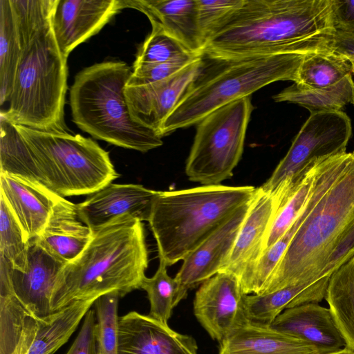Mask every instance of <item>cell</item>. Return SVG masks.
Returning <instances> with one entry per match:
<instances>
[{
    "label": "cell",
    "instance_id": "6da1fadb",
    "mask_svg": "<svg viewBox=\"0 0 354 354\" xmlns=\"http://www.w3.org/2000/svg\"><path fill=\"white\" fill-rule=\"evenodd\" d=\"M333 0H243L207 42L214 57L333 51Z\"/></svg>",
    "mask_w": 354,
    "mask_h": 354
},
{
    "label": "cell",
    "instance_id": "7a4b0ae2",
    "mask_svg": "<svg viewBox=\"0 0 354 354\" xmlns=\"http://www.w3.org/2000/svg\"><path fill=\"white\" fill-rule=\"evenodd\" d=\"M57 3L10 1L21 55L8 107L1 114L14 124L67 133V59L59 48L52 27Z\"/></svg>",
    "mask_w": 354,
    "mask_h": 354
},
{
    "label": "cell",
    "instance_id": "3957f363",
    "mask_svg": "<svg viewBox=\"0 0 354 354\" xmlns=\"http://www.w3.org/2000/svg\"><path fill=\"white\" fill-rule=\"evenodd\" d=\"M0 118L1 172L37 182L62 197L92 194L118 177L109 152L90 138Z\"/></svg>",
    "mask_w": 354,
    "mask_h": 354
},
{
    "label": "cell",
    "instance_id": "277c9868",
    "mask_svg": "<svg viewBox=\"0 0 354 354\" xmlns=\"http://www.w3.org/2000/svg\"><path fill=\"white\" fill-rule=\"evenodd\" d=\"M148 263L142 222L128 215L113 220L94 232L84 250L59 272L53 313L75 301L114 291L122 297L141 289Z\"/></svg>",
    "mask_w": 354,
    "mask_h": 354
},
{
    "label": "cell",
    "instance_id": "5b68a950",
    "mask_svg": "<svg viewBox=\"0 0 354 354\" xmlns=\"http://www.w3.org/2000/svg\"><path fill=\"white\" fill-rule=\"evenodd\" d=\"M306 56L279 54L226 58L203 53L199 73L163 122L160 136L198 124L214 111L250 96L268 84L285 80L295 82Z\"/></svg>",
    "mask_w": 354,
    "mask_h": 354
},
{
    "label": "cell",
    "instance_id": "8992f818",
    "mask_svg": "<svg viewBox=\"0 0 354 354\" xmlns=\"http://www.w3.org/2000/svg\"><path fill=\"white\" fill-rule=\"evenodd\" d=\"M256 190L252 186L220 184L157 191L147 221L159 260L167 267L183 260L250 202Z\"/></svg>",
    "mask_w": 354,
    "mask_h": 354
},
{
    "label": "cell",
    "instance_id": "52a82bcc",
    "mask_svg": "<svg viewBox=\"0 0 354 354\" xmlns=\"http://www.w3.org/2000/svg\"><path fill=\"white\" fill-rule=\"evenodd\" d=\"M132 72L122 61L84 68L70 88V106L73 122L94 138L145 153L161 146L162 138L131 118L124 88Z\"/></svg>",
    "mask_w": 354,
    "mask_h": 354
},
{
    "label": "cell",
    "instance_id": "ba28073f",
    "mask_svg": "<svg viewBox=\"0 0 354 354\" xmlns=\"http://www.w3.org/2000/svg\"><path fill=\"white\" fill-rule=\"evenodd\" d=\"M354 225V150L335 181L308 213L262 294L324 277L337 245Z\"/></svg>",
    "mask_w": 354,
    "mask_h": 354
},
{
    "label": "cell",
    "instance_id": "9c48e42d",
    "mask_svg": "<svg viewBox=\"0 0 354 354\" xmlns=\"http://www.w3.org/2000/svg\"><path fill=\"white\" fill-rule=\"evenodd\" d=\"M252 110L248 96L214 111L197 124L185 165L190 181L215 185L233 176L243 153Z\"/></svg>",
    "mask_w": 354,
    "mask_h": 354
},
{
    "label": "cell",
    "instance_id": "30bf717a",
    "mask_svg": "<svg viewBox=\"0 0 354 354\" xmlns=\"http://www.w3.org/2000/svg\"><path fill=\"white\" fill-rule=\"evenodd\" d=\"M351 134V120L344 112L311 113L295 137L286 156L260 187L273 192L286 180L295 181L317 159L346 152Z\"/></svg>",
    "mask_w": 354,
    "mask_h": 354
},
{
    "label": "cell",
    "instance_id": "8fae6325",
    "mask_svg": "<svg viewBox=\"0 0 354 354\" xmlns=\"http://www.w3.org/2000/svg\"><path fill=\"white\" fill-rule=\"evenodd\" d=\"M295 184L286 180L272 192L257 187L232 252L219 272L236 277L243 291L263 252L270 225Z\"/></svg>",
    "mask_w": 354,
    "mask_h": 354
},
{
    "label": "cell",
    "instance_id": "7c38bea8",
    "mask_svg": "<svg viewBox=\"0 0 354 354\" xmlns=\"http://www.w3.org/2000/svg\"><path fill=\"white\" fill-rule=\"evenodd\" d=\"M245 295L237 277L228 272H218L199 286L194 314L212 339L221 343L249 322Z\"/></svg>",
    "mask_w": 354,
    "mask_h": 354
},
{
    "label": "cell",
    "instance_id": "4fadbf2b",
    "mask_svg": "<svg viewBox=\"0 0 354 354\" xmlns=\"http://www.w3.org/2000/svg\"><path fill=\"white\" fill-rule=\"evenodd\" d=\"M251 201L236 210L183 260L174 277L178 283V304L187 297L189 290L200 286L221 271L232 252Z\"/></svg>",
    "mask_w": 354,
    "mask_h": 354
},
{
    "label": "cell",
    "instance_id": "5bb4252c",
    "mask_svg": "<svg viewBox=\"0 0 354 354\" xmlns=\"http://www.w3.org/2000/svg\"><path fill=\"white\" fill-rule=\"evenodd\" d=\"M5 262L12 293L37 319L44 320L50 316L55 283L66 263L44 248L36 238L29 241L24 270L13 269Z\"/></svg>",
    "mask_w": 354,
    "mask_h": 354
},
{
    "label": "cell",
    "instance_id": "9a60e30c",
    "mask_svg": "<svg viewBox=\"0 0 354 354\" xmlns=\"http://www.w3.org/2000/svg\"><path fill=\"white\" fill-rule=\"evenodd\" d=\"M202 64L201 55L165 80L142 86H126L125 97L133 120L160 135L163 122L187 91Z\"/></svg>",
    "mask_w": 354,
    "mask_h": 354
},
{
    "label": "cell",
    "instance_id": "2e32d148",
    "mask_svg": "<svg viewBox=\"0 0 354 354\" xmlns=\"http://www.w3.org/2000/svg\"><path fill=\"white\" fill-rule=\"evenodd\" d=\"M124 8L123 0H58L52 27L63 56L68 59L75 48Z\"/></svg>",
    "mask_w": 354,
    "mask_h": 354
},
{
    "label": "cell",
    "instance_id": "e0dca14e",
    "mask_svg": "<svg viewBox=\"0 0 354 354\" xmlns=\"http://www.w3.org/2000/svg\"><path fill=\"white\" fill-rule=\"evenodd\" d=\"M156 192L141 185L110 183L76 204L77 210L93 232L125 215L147 221Z\"/></svg>",
    "mask_w": 354,
    "mask_h": 354
},
{
    "label": "cell",
    "instance_id": "ac0fdd59",
    "mask_svg": "<svg viewBox=\"0 0 354 354\" xmlns=\"http://www.w3.org/2000/svg\"><path fill=\"white\" fill-rule=\"evenodd\" d=\"M118 354H198L195 339L136 311L119 317Z\"/></svg>",
    "mask_w": 354,
    "mask_h": 354
},
{
    "label": "cell",
    "instance_id": "d6986e66",
    "mask_svg": "<svg viewBox=\"0 0 354 354\" xmlns=\"http://www.w3.org/2000/svg\"><path fill=\"white\" fill-rule=\"evenodd\" d=\"M1 196L20 224L27 239L37 238L55 205L64 197L28 178L0 171Z\"/></svg>",
    "mask_w": 354,
    "mask_h": 354
},
{
    "label": "cell",
    "instance_id": "ffe728a7",
    "mask_svg": "<svg viewBox=\"0 0 354 354\" xmlns=\"http://www.w3.org/2000/svg\"><path fill=\"white\" fill-rule=\"evenodd\" d=\"M283 333L315 346L328 354L346 346L329 308L310 303L284 310L270 324Z\"/></svg>",
    "mask_w": 354,
    "mask_h": 354
},
{
    "label": "cell",
    "instance_id": "44dd1931",
    "mask_svg": "<svg viewBox=\"0 0 354 354\" xmlns=\"http://www.w3.org/2000/svg\"><path fill=\"white\" fill-rule=\"evenodd\" d=\"M125 8L144 13L151 26H158L191 52L201 55L205 48L198 19L197 0H123Z\"/></svg>",
    "mask_w": 354,
    "mask_h": 354
},
{
    "label": "cell",
    "instance_id": "7402d4cb",
    "mask_svg": "<svg viewBox=\"0 0 354 354\" xmlns=\"http://www.w3.org/2000/svg\"><path fill=\"white\" fill-rule=\"evenodd\" d=\"M93 235V231L80 218L77 205L62 198L36 239L51 254L67 263L84 250Z\"/></svg>",
    "mask_w": 354,
    "mask_h": 354
},
{
    "label": "cell",
    "instance_id": "603a6c76",
    "mask_svg": "<svg viewBox=\"0 0 354 354\" xmlns=\"http://www.w3.org/2000/svg\"><path fill=\"white\" fill-rule=\"evenodd\" d=\"M218 354H321L309 343L268 324L248 322L220 343Z\"/></svg>",
    "mask_w": 354,
    "mask_h": 354
},
{
    "label": "cell",
    "instance_id": "cb8c5ba5",
    "mask_svg": "<svg viewBox=\"0 0 354 354\" xmlns=\"http://www.w3.org/2000/svg\"><path fill=\"white\" fill-rule=\"evenodd\" d=\"M330 276L300 285L288 286L260 295H246L245 307L250 322L268 324L284 310L325 299Z\"/></svg>",
    "mask_w": 354,
    "mask_h": 354
},
{
    "label": "cell",
    "instance_id": "d4e9b609",
    "mask_svg": "<svg viewBox=\"0 0 354 354\" xmlns=\"http://www.w3.org/2000/svg\"><path fill=\"white\" fill-rule=\"evenodd\" d=\"M39 321L10 289L0 288V354H28Z\"/></svg>",
    "mask_w": 354,
    "mask_h": 354
},
{
    "label": "cell",
    "instance_id": "484cf974",
    "mask_svg": "<svg viewBox=\"0 0 354 354\" xmlns=\"http://www.w3.org/2000/svg\"><path fill=\"white\" fill-rule=\"evenodd\" d=\"M97 299L73 301L46 319L39 320L28 354H54L69 339Z\"/></svg>",
    "mask_w": 354,
    "mask_h": 354
},
{
    "label": "cell",
    "instance_id": "4316f807",
    "mask_svg": "<svg viewBox=\"0 0 354 354\" xmlns=\"http://www.w3.org/2000/svg\"><path fill=\"white\" fill-rule=\"evenodd\" d=\"M325 299L346 346L354 349V254L331 274Z\"/></svg>",
    "mask_w": 354,
    "mask_h": 354
},
{
    "label": "cell",
    "instance_id": "83f0119b",
    "mask_svg": "<svg viewBox=\"0 0 354 354\" xmlns=\"http://www.w3.org/2000/svg\"><path fill=\"white\" fill-rule=\"evenodd\" d=\"M352 74L332 86L324 88H307L293 83L273 96L277 102L297 104L311 113L339 111L353 96Z\"/></svg>",
    "mask_w": 354,
    "mask_h": 354
},
{
    "label": "cell",
    "instance_id": "f1b7e54d",
    "mask_svg": "<svg viewBox=\"0 0 354 354\" xmlns=\"http://www.w3.org/2000/svg\"><path fill=\"white\" fill-rule=\"evenodd\" d=\"M325 158L312 162L297 177L292 192L278 210L270 225L263 252L288 230L304 209L315 189Z\"/></svg>",
    "mask_w": 354,
    "mask_h": 354
},
{
    "label": "cell",
    "instance_id": "f546056e",
    "mask_svg": "<svg viewBox=\"0 0 354 354\" xmlns=\"http://www.w3.org/2000/svg\"><path fill=\"white\" fill-rule=\"evenodd\" d=\"M21 55L10 0H0V104L9 101Z\"/></svg>",
    "mask_w": 354,
    "mask_h": 354
},
{
    "label": "cell",
    "instance_id": "4dcf8cb0",
    "mask_svg": "<svg viewBox=\"0 0 354 354\" xmlns=\"http://www.w3.org/2000/svg\"><path fill=\"white\" fill-rule=\"evenodd\" d=\"M353 73L351 62L344 56L330 51L306 56L294 83L307 88H324Z\"/></svg>",
    "mask_w": 354,
    "mask_h": 354
},
{
    "label": "cell",
    "instance_id": "1f68e13d",
    "mask_svg": "<svg viewBox=\"0 0 354 354\" xmlns=\"http://www.w3.org/2000/svg\"><path fill=\"white\" fill-rule=\"evenodd\" d=\"M167 267L159 260L156 273L150 278L146 277L141 285L149 301L148 315L164 324H168L173 309L178 305V283L175 278L169 276Z\"/></svg>",
    "mask_w": 354,
    "mask_h": 354
},
{
    "label": "cell",
    "instance_id": "d6a6232c",
    "mask_svg": "<svg viewBox=\"0 0 354 354\" xmlns=\"http://www.w3.org/2000/svg\"><path fill=\"white\" fill-rule=\"evenodd\" d=\"M29 240L5 200L0 196V259L10 267L24 270L27 263Z\"/></svg>",
    "mask_w": 354,
    "mask_h": 354
},
{
    "label": "cell",
    "instance_id": "836d02e7",
    "mask_svg": "<svg viewBox=\"0 0 354 354\" xmlns=\"http://www.w3.org/2000/svg\"><path fill=\"white\" fill-rule=\"evenodd\" d=\"M151 26V32L140 47L133 65L192 59L201 55L191 52L159 26Z\"/></svg>",
    "mask_w": 354,
    "mask_h": 354
},
{
    "label": "cell",
    "instance_id": "e575fe53",
    "mask_svg": "<svg viewBox=\"0 0 354 354\" xmlns=\"http://www.w3.org/2000/svg\"><path fill=\"white\" fill-rule=\"evenodd\" d=\"M111 292L100 296L94 305L96 314V354H118V301Z\"/></svg>",
    "mask_w": 354,
    "mask_h": 354
},
{
    "label": "cell",
    "instance_id": "d590c367",
    "mask_svg": "<svg viewBox=\"0 0 354 354\" xmlns=\"http://www.w3.org/2000/svg\"><path fill=\"white\" fill-rule=\"evenodd\" d=\"M197 2L199 30L206 45L227 19L242 5L243 0H197Z\"/></svg>",
    "mask_w": 354,
    "mask_h": 354
},
{
    "label": "cell",
    "instance_id": "8d00e7d4",
    "mask_svg": "<svg viewBox=\"0 0 354 354\" xmlns=\"http://www.w3.org/2000/svg\"><path fill=\"white\" fill-rule=\"evenodd\" d=\"M198 57L192 59L176 60L165 63L133 65L132 74L126 86H142L162 81L175 75Z\"/></svg>",
    "mask_w": 354,
    "mask_h": 354
},
{
    "label": "cell",
    "instance_id": "74e56055",
    "mask_svg": "<svg viewBox=\"0 0 354 354\" xmlns=\"http://www.w3.org/2000/svg\"><path fill=\"white\" fill-rule=\"evenodd\" d=\"M96 314L90 309L84 316L82 328L66 354H96Z\"/></svg>",
    "mask_w": 354,
    "mask_h": 354
},
{
    "label": "cell",
    "instance_id": "f35d334b",
    "mask_svg": "<svg viewBox=\"0 0 354 354\" xmlns=\"http://www.w3.org/2000/svg\"><path fill=\"white\" fill-rule=\"evenodd\" d=\"M354 254V225L346 232L330 256L322 277L331 274Z\"/></svg>",
    "mask_w": 354,
    "mask_h": 354
},
{
    "label": "cell",
    "instance_id": "ab89813d",
    "mask_svg": "<svg viewBox=\"0 0 354 354\" xmlns=\"http://www.w3.org/2000/svg\"><path fill=\"white\" fill-rule=\"evenodd\" d=\"M333 8L335 31L354 32V0H333Z\"/></svg>",
    "mask_w": 354,
    "mask_h": 354
},
{
    "label": "cell",
    "instance_id": "60d3db41",
    "mask_svg": "<svg viewBox=\"0 0 354 354\" xmlns=\"http://www.w3.org/2000/svg\"><path fill=\"white\" fill-rule=\"evenodd\" d=\"M333 51L354 62V32L335 31L333 41Z\"/></svg>",
    "mask_w": 354,
    "mask_h": 354
},
{
    "label": "cell",
    "instance_id": "b9f144b4",
    "mask_svg": "<svg viewBox=\"0 0 354 354\" xmlns=\"http://www.w3.org/2000/svg\"><path fill=\"white\" fill-rule=\"evenodd\" d=\"M328 354H354V349L346 346L345 347H344L337 351L330 353Z\"/></svg>",
    "mask_w": 354,
    "mask_h": 354
},
{
    "label": "cell",
    "instance_id": "7bdbcfd3",
    "mask_svg": "<svg viewBox=\"0 0 354 354\" xmlns=\"http://www.w3.org/2000/svg\"><path fill=\"white\" fill-rule=\"evenodd\" d=\"M351 103H353V104L354 105V82H353V96H352Z\"/></svg>",
    "mask_w": 354,
    "mask_h": 354
},
{
    "label": "cell",
    "instance_id": "ee69618b",
    "mask_svg": "<svg viewBox=\"0 0 354 354\" xmlns=\"http://www.w3.org/2000/svg\"><path fill=\"white\" fill-rule=\"evenodd\" d=\"M353 66V73H354V62H351Z\"/></svg>",
    "mask_w": 354,
    "mask_h": 354
}]
</instances>
